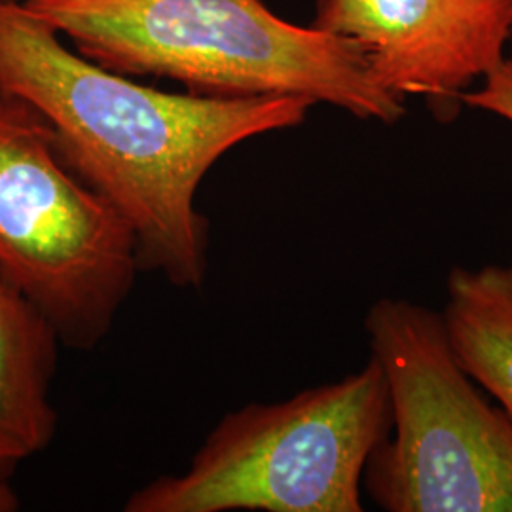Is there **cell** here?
Here are the masks:
<instances>
[{"mask_svg": "<svg viewBox=\"0 0 512 512\" xmlns=\"http://www.w3.org/2000/svg\"><path fill=\"white\" fill-rule=\"evenodd\" d=\"M0 93L50 124L61 158L133 228L141 270L179 289L207 279L209 222L196 207L205 175L241 143L304 124L315 105L148 88L67 50L19 0H0Z\"/></svg>", "mask_w": 512, "mask_h": 512, "instance_id": "6da1fadb", "label": "cell"}, {"mask_svg": "<svg viewBox=\"0 0 512 512\" xmlns=\"http://www.w3.org/2000/svg\"><path fill=\"white\" fill-rule=\"evenodd\" d=\"M19 2L114 73L175 80L203 97L300 95L385 126L406 114L348 40L293 25L262 0Z\"/></svg>", "mask_w": 512, "mask_h": 512, "instance_id": "7a4b0ae2", "label": "cell"}, {"mask_svg": "<svg viewBox=\"0 0 512 512\" xmlns=\"http://www.w3.org/2000/svg\"><path fill=\"white\" fill-rule=\"evenodd\" d=\"M365 330L391 410L368 497L387 512H512V420L459 363L442 313L380 298Z\"/></svg>", "mask_w": 512, "mask_h": 512, "instance_id": "3957f363", "label": "cell"}, {"mask_svg": "<svg viewBox=\"0 0 512 512\" xmlns=\"http://www.w3.org/2000/svg\"><path fill=\"white\" fill-rule=\"evenodd\" d=\"M384 372H359L287 401L226 414L188 469L129 495L128 512H361L366 463L389 435Z\"/></svg>", "mask_w": 512, "mask_h": 512, "instance_id": "277c9868", "label": "cell"}, {"mask_svg": "<svg viewBox=\"0 0 512 512\" xmlns=\"http://www.w3.org/2000/svg\"><path fill=\"white\" fill-rule=\"evenodd\" d=\"M0 272L54 325L92 351L141 272L133 228L61 158L54 129L0 93Z\"/></svg>", "mask_w": 512, "mask_h": 512, "instance_id": "5b68a950", "label": "cell"}, {"mask_svg": "<svg viewBox=\"0 0 512 512\" xmlns=\"http://www.w3.org/2000/svg\"><path fill=\"white\" fill-rule=\"evenodd\" d=\"M311 27L353 44L385 92L450 118L507 57L512 0H317Z\"/></svg>", "mask_w": 512, "mask_h": 512, "instance_id": "8992f818", "label": "cell"}, {"mask_svg": "<svg viewBox=\"0 0 512 512\" xmlns=\"http://www.w3.org/2000/svg\"><path fill=\"white\" fill-rule=\"evenodd\" d=\"M59 346L52 321L0 272V476L54 440Z\"/></svg>", "mask_w": 512, "mask_h": 512, "instance_id": "52a82bcc", "label": "cell"}, {"mask_svg": "<svg viewBox=\"0 0 512 512\" xmlns=\"http://www.w3.org/2000/svg\"><path fill=\"white\" fill-rule=\"evenodd\" d=\"M440 313L459 363L512 420V264L456 266Z\"/></svg>", "mask_w": 512, "mask_h": 512, "instance_id": "ba28073f", "label": "cell"}, {"mask_svg": "<svg viewBox=\"0 0 512 512\" xmlns=\"http://www.w3.org/2000/svg\"><path fill=\"white\" fill-rule=\"evenodd\" d=\"M461 103L492 112L512 124V55H507L494 73L482 80L478 90L463 93Z\"/></svg>", "mask_w": 512, "mask_h": 512, "instance_id": "9c48e42d", "label": "cell"}, {"mask_svg": "<svg viewBox=\"0 0 512 512\" xmlns=\"http://www.w3.org/2000/svg\"><path fill=\"white\" fill-rule=\"evenodd\" d=\"M19 509V497L8 484L6 476H0V512H14Z\"/></svg>", "mask_w": 512, "mask_h": 512, "instance_id": "30bf717a", "label": "cell"}]
</instances>
